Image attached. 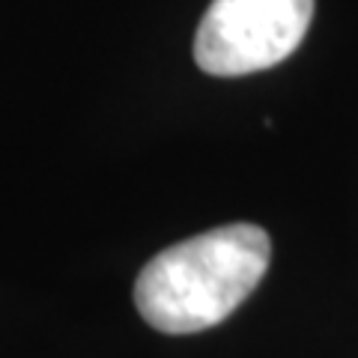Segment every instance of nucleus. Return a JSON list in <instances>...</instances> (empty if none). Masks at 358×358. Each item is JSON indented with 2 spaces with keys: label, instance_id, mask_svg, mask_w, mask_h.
<instances>
[{
  "label": "nucleus",
  "instance_id": "obj_1",
  "mask_svg": "<svg viewBox=\"0 0 358 358\" xmlns=\"http://www.w3.org/2000/svg\"><path fill=\"white\" fill-rule=\"evenodd\" d=\"M272 239L260 224H224L164 248L141 268L134 308L162 334L218 326L263 281Z\"/></svg>",
  "mask_w": 358,
  "mask_h": 358
},
{
  "label": "nucleus",
  "instance_id": "obj_2",
  "mask_svg": "<svg viewBox=\"0 0 358 358\" xmlns=\"http://www.w3.org/2000/svg\"><path fill=\"white\" fill-rule=\"evenodd\" d=\"M313 18V0H212L194 60L212 78H242L284 63Z\"/></svg>",
  "mask_w": 358,
  "mask_h": 358
}]
</instances>
